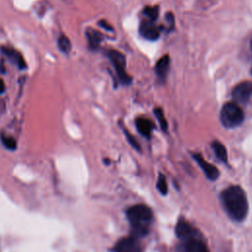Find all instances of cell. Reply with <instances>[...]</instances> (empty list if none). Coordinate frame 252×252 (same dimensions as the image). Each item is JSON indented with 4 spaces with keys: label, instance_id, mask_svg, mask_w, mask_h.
Masks as SVG:
<instances>
[{
    "label": "cell",
    "instance_id": "cell-1",
    "mask_svg": "<svg viewBox=\"0 0 252 252\" xmlns=\"http://www.w3.org/2000/svg\"><path fill=\"white\" fill-rule=\"evenodd\" d=\"M224 208L231 219L241 222L248 213V201L244 190L237 185L230 186L221 194Z\"/></svg>",
    "mask_w": 252,
    "mask_h": 252
},
{
    "label": "cell",
    "instance_id": "cell-2",
    "mask_svg": "<svg viewBox=\"0 0 252 252\" xmlns=\"http://www.w3.org/2000/svg\"><path fill=\"white\" fill-rule=\"evenodd\" d=\"M126 216L131 225L133 236L138 238L148 233L153 221V212L148 206L144 204L134 205L127 210Z\"/></svg>",
    "mask_w": 252,
    "mask_h": 252
},
{
    "label": "cell",
    "instance_id": "cell-3",
    "mask_svg": "<svg viewBox=\"0 0 252 252\" xmlns=\"http://www.w3.org/2000/svg\"><path fill=\"white\" fill-rule=\"evenodd\" d=\"M220 119L226 128H235L242 124L244 114L242 109L234 102L226 103L221 111Z\"/></svg>",
    "mask_w": 252,
    "mask_h": 252
},
{
    "label": "cell",
    "instance_id": "cell-4",
    "mask_svg": "<svg viewBox=\"0 0 252 252\" xmlns=\"http://www.w3.org/2000/svg\"><path fill=\"white\" fill-rule=\"evenodd\" d=\"M108 57L116 70V76L122 85H130L132 82L131 76L126 71V60L125 57L117 50H110Z\"/></svg>",
    "mask_w": 252,
    "mask_h": 252
},
{
    "label": "cell",
    "instance_id": "cell-5",
    "mask_svg": "<svg viewBox=\"0 0 252 252\" xmlns=\"http://www.w3.org/2000/svg\"><path fill=\"white\" fill-rule=\"evenodd\" d=\"M233 97L234 103L238 104H247L250 97H252V82H242L237 84L233 89Z\"/></svg>",
    "mask_w": 252,
    "mask_h": 252
},
{
    "label": "cell",
    "instance_id": "cell-6",
    "mask_svg": "<svg viewBox=\"0 0 252 252\" xmlns=\"http://www.w3.org/2000/svg\"><path fill=\"white\" fill-rule=\"evenodd\" d=\"M181 241V252H210L207 245L202 240V238L198 235V233Z\"/></svg>",
    "mask_w": 252,
    "mask_h": 252
},
{
    "label": "cell",
    "instance_id": "cell-7",
    "mask_svg": "<svg viewBox=\"0 0 252 252\" xmlns=\"http://www.w3.org/2000/svg\"><path fill=\"white\" fill-rule=\"evenodd\" d=\"M114 252H142V248L138 241V238L135 236H127L121 238L115 245Z\"/></svg>",
    "mask_w": 252,
    "mask_h": 252
},
{
    "label": "cell",
    "instance_id": "cell-8",
    "mask_svg": "<svg viewBox=\"0 0 252 252\" xmlns=\"http://www.w3.org/2000/svg\"><path fill=\"white\" fill-rule=\"evenodd\" d=\"M140 35L148 40H157L160 38L161 30L155 24V22L144 20L141 22L139 27Z\"/></svg>",
    "mask_w": 252,
    "mask_h": 252
},
{
    "label": "cell",
    "instance_id": "cell-9",
    "mask_svg": "<svg viewBox=\"0 0 252 252\" xmlns=\"http://www.w3.org/2000/svg\"><path fill=\"white\" fill-rule=\"evenodd\" d=\"M194 160L197 162V164L199 165V167L201 168L205 174V175L210 179V180H216L219 175H220V172L219 170L212 164L208 163L203 157L202 155L200 154H194L193 155Z\"/></svg>",
    "mask_w": 252,
    "mask_h": 252
},
{
    "label": "cell",
    "instance_id": "cell-10",
    "mask_svg": "<svg viewBox=\"0 0 252 252\" xmlns=\"http://www.w3.org/2000/svg\"><path fill=\"white\" fill-rule=\"evenodd\" d=\"M136 127L141 135H143L146 138H150L155 127V124L148 118L139 117L136 119Z\"/></svg>",
    "mask_w": 252,
    "mask_h": 252
},
{
    "label": "cell",
    "instance_id": "cell-11",
    "mask_svg": "<svg viewBox=\"0 0 252 252\" xmlns=\"http://www.w3.org/2000/svg\"><path fill=\"white\" fill-rule=\"evenodd\" d=\"M170 64H171V58L169 56H164L157 62L155 71L160 80L163 81L167 78L169 70H170Z\"/></svg>",
    "mask_w": 252,
    "mask_h": 252
},
{
    "label": "cell",
    "instance_id": "cell-12",
    "mask_svg": "<svg viewBox=\"0 0 252 252\" xmlns=\"http://www.w3.org/2000/svg\"><path fill=\"white\" fill-rule=\"evenodd\" d=\"M2 49V53L7 56V58H10V60L15 63L20 69H25L26 68V63H25V60L24 58H22V56L17 52V50H14L10 47H5V46H2L1 47Z\"/></svg>",
    "mask_w": 252,
    "mask_h": 252
},
{
    "label": "cell",
    "instance_id": "cell-13",
    "mask_svg": "<svg viewBox=\"0 0 252 252\" xmlns=\"http://www.w3.org/2000/svg\"><path fill=\"white\" fill-rule=\"evenodd\" d=\"M175 233L177 237L180 240H183L187 237H190L194 234L197 233V232L186 222L180 221L177 225H176V229H175Z\"/></svg>",
    "mask_w": 252,
    "mask_h": 252
},
{
    "label": "cell",
    "instance_id": "cell-14",
    "mask_svg": "<svg viewBox=\"0 0 252 252\" xmlns=\"http://www.w3.org/2000/svg\"><path fill=\"white\" fill-rule=\"evenodd\" d=\"M86 35H87V39H88V42H89L90 47L94 50L97 49L100 45V42H102V40H103L102 34H99L96 30L88 29L87 32H86Z\"/></svg>",
    "mask_w": 252,
    "mask_h": 252
},
{
    "label": "cell",
    "instance_id": "cell-15",
    "mask_svg": "<svg viewBox=\"0 0 252 252\" xmlns=\"http://www.w3.org/2000/svg\"><path fill=\"white\" fill-rule=\"evenodd\" d=\"M212 148L214 150L215 155L220 161H222L223 163H228V151L221 142L214 141L212 144Z\"/></svg>",
    "mask_w": 252,
    "mask_h": 252
},
{
    "label": "cell",
    "instance_id": "cell-16",
    "mask_svg": "<svg viewBox=\"0 0 252 252\" xmlns=\"http://www.w3.org/2000/svg\"><path fill=\"white\" fill-rule=\"evenodd\" d=\"M58 47L63 54H68L71 50V43L65 35H61L58 39Z\"/></svg>",
    "mask_w": 252,
    "mask_h": 252
},
{
    "label": "cell",
    "instance_id": "cell-17",
    "mask_svg": "<svg viewBox=\"0 0 252 252\" xmlns=\"http://www.w3.org/2000/svg\"><path fill=\"white\" fill-rule=\"evenodd\" d=\"M144 14L149 21L155 22L159 16V7L158 6H148L144 9Z\"/></svg>",
    "mask_w": 252,
    "mask_h": 252
},
{
    "label": "cell",
    "instance_id": "cell-18",
    "mask_svg": "<svg viewBox=\"0 0 252 252\" xmlns=\"http://www.w3.org/2000/svg\"><path fill=\"white\" fill-rule=\"evenodd\" d=\"M154 114L156 115V117L160 123V126L162 127V129L164 131H167L168 129V122H167V119L165 117V115H164V112L162 109H155L154 110Z\"/></svg>",
    "mask_w": 252,
    "mask_h": 252
},
{
    "label": "cell",
    "instance_id": "cell-19",
    "mask_svg": "<svg viewBox=\"0 0 252 252\" xmlns=\"http://www.w3.org/2000/svg\"><path fill=\"white\" fill-rule=\"evenodd\" d=\"M157 187L158 190L163 194L166 195L168 193V183H167V179L166 176L164 174H160L159 178H158V182H157Z\"/></svg>",
    "mask_w": 252,
    "mask_h": 252
},
{
    "label": "cell",
    "instance_id": "cell-20",
    "mask_svg": "<svg viewBox=\"0 0 252 252\" xmlns=\"http://www.w3.org/2000/svg\"><path fill=\"white\" fill-rule=\"evenodd\" d=\"M1 140H2V143L3 145L9 149V150H15L17 148V143L16 141L12 138V137H8V136H4V135H1Z\"/></svg>",
    "mask_w": 252,
    "mask_h": 252
},
{
    "label": "cell",
    "instance_id": "cell-21",
    "mask_svg": "<svg viewBox=\"0 0 252 252\" xmlns=\"http://www.w3.org/2000/svg\"><path fill=\"white\" fill-rule=\"evenodd\" d=\"M124 133H125V136H126V138H127V140H128V142L130 143V145L134 148V149H136L137 151H141V147H140V144L136 141V139L126 130V129H124Z\"/></svg>",
    "mask_w": 252,
    "mask_h": 252
},
{
    "label": "cell",
    "instance_id": "cell-22",
    "mask_svg": "<svg viewBox=\"0 0 252 252\" xmlns=\"http://www.w3.org/2000/svg\"><path fill=\"white\" fill-rule=\"evenodd\" d=\"M98 24H99V26H102L103 28H105L108 31H113V27L111 25H109L106 21H100Z\"/></svg>",
    "mask_w": 252,
    "mask_h": 252
},
{
    "label": "cell",
    "instance_id": "cell-23",
    "mask_svg": "<svg viewBox=\"0 0 252 252\" xmlns=\"http://www.w3.org/2000/svg\"><path fill=\"white\" fill-rule=\"evenodd\" d=\"M5 91V84L3 82V80L0 78V94H3Z\"/></svg>",
    "mask_w": 252,
    "mask_h": 252
},
{
    "label": "cell",
    "instance_id": "cell-24",
    "mask_svg": "<svg viewBox=\"0 0 252 252\" xmlns=\"http://www.w3.org/2000/svg\"><path fill=\"white\" fill-rule=\"evenodd\" d=\"M251 53H252V39H251ZM251 73H252V68H251Z\"/></svg>",
    "mask_w": 252,
    "mask_h": 252
}]
</instances>
